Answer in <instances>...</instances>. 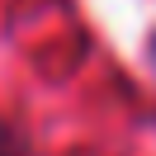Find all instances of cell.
I'll use <instances>...</instances> for the list:
<instances>
[{
  "mask_svg": "<svg viewBox=\"0 0 156 156\" xmlns=\"http://www.w3.org/2000/svg\"><path fill=\"white\" fill-rule=\"evenodd\" d=\"M0 156H29V137L14 123H0Z\"/></svg>",
  "mask_w": 156,
  "mask_h": 156,
  "instance_id": "cell-1",
  "label": "cell"
},
{
  "mask_svg": "<svg viewBox=\"0 0 156 156\" xmlns=\"http://www.w3.org/2000/svg\"><path fill=\"white\" fill-rule=\"evenodd\" d=\"M151 57H156V38H151Z\"/></svg>",
  "mask_w": 156,
  "mask_h": 156,
  "instance_id": "cell-2",
  "label": "cell"
}]
</instances>
